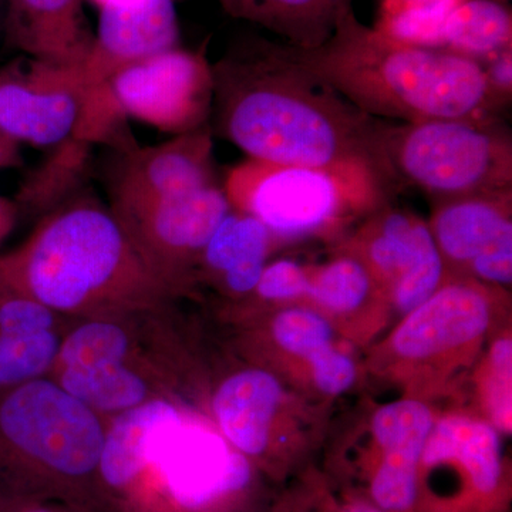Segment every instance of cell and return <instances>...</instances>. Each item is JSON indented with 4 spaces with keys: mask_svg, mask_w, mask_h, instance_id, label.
Returning <instances> with one entry per match:
<instances>
[{
    "mask_svg": "<svg viewBox=\"0 0 512 512\" xmlns=\"http://www.w3.org/2000/svg\"><path fill=\"white\" fill-rule=\"evenodd\" d=\"M211 67L215 131L251 160L367 171L393 188L380 156L383 120L320 79L295 47L242 36Z\"/></svg>",
    "mask_w": 512,
    "mask_h": 512,
    "instance_id": "6da1fadb",
    "label": "cell"
},
{
    "mask_svg": "<svg viewBox=\"0 0 512 512\" xmlns=\"http://www.w3.org/2000/svg\"><path fill=\"white\" fill-rule=\"evenodd\" d=\"M0 274L73 320L131 315L177 302L110 207L86 190L43 215L19 247L0 254Z\"/></svg>",
    "mask_w": 512,
    "mask_h": 512,
    "instance_id": "7a4b0ae2",
    "label": "cell"
},
{
    "mask_svg": "<svg viewBox=\"0 0 512 512\" xmlns=\"http://www.w3.org/2000/svg\"><path fill=\"white\" fill-rule=\"evenodd\" d=\"M255 468L171 400L107 421L99 461L104 512H234Z\"/></svg>",
    "mask_w": 512,
    "mask_h": 512,
    "instance_id": "3957f363",
    "label": "cell"
},
{
    "mask_svg": "<svg viewBox=\"0 0 512 512\" xmlns=\"http://www.w3.org/2000/svg\"><path fill=\"white\" fill-rule=\"evenodd\" d=\"M296 53L375 119H488L505 106L491 92L483 63L447 49L396 42L360 23L353 9L322 46Z\"/></svg>",
    "mask_w": 512,
    "mask_h": 512,
    "instance_id": "277c9868",
    "label": "cell"
},
{
    "mask_svg": "<svg viewBox=\"0 0 512 512\" xmlns=\"http://www.w3.org/2000/svg\"><path fill=\"white\" fill-rule=\"evenodd\" d=\"M107 421L50 377L0 389V503L60 501L104 512Z\"/></svg>",
    "mask_w": 512,
    "mask_h": 512,
    "instance_id": "5b68a950",
    "label": "cell"
},
{
    "mask_svg": "<svg viewBox=\"0 0 512 512\" xmlns=\"http://www.w3.org/2000/svg\"><path fill=\"white\" fill-rule=\"evenodd\" d=\"M231 207L269 229L276 242L340 234L387 204L392 187L367 171L323 170L245 160L222 184Z\"/></svg>",
    "mask_w": 512,
    "mask_h": 512,
    "instance_id": "8992f818",
    "label": "cell"
},
{
    "mask_svg": "<svg viewBox=\"0 0 512 512\" xmlns=\"http://www.w3.org/2000/svg\"><path fill=\"white\" fill-rule=\"evenodd\" d=\"M379 148L393 185H412L434 201L512 190V137L497 117L382 121Z\"/></svg>",
    "mask_w": 512,
    "mask_h": 512,
    "instance_id": "52a82bcc",
    "label": "cell"
},
{
    "mask_svg": "<svg viewBox=\"0 0 512 512\" xmlns=\"http://www.w3.org/2000/svg\"><path fill=\"white\" fill-rule=\"evenodd\" d=\"M500 292L467 276L448 275L429 299L404 315L383 343L387 367L414 384L447 379L483 346Z\"/></svg>",
    "mask_w": 512,
    "mask_h": 512,
    "instance_id": "ba28073f",
    "label": "cell"
},
{
    "mask_svg": "<svg viewBox=\"0 0 512 512\" xmlns=\"http://www.w3.org/2000/svg\"><path fill=\"white\" fill-rule=\"evenodd\" d=\"M510 480L490 421L448 414L434 421L421 454L413 512H501Z\"/></svg>",
    "mask_w": 512,
    "mask_h": 512,
    "instance_id": "9c48e42d",
    "label": "cell"
},
{
    "mask_svg": "<svg viewBox=\"0 0 512 512\" xmlns=\"http://www.w3.org/2000/svg\"><path fill=\"white\" fill-rule=\"evenodd\" d=\"M109 207L177 301L197 291L202 252L232 208L220 184L180 197L110 202Z\"/></svg>",
    "mask_w": 512,
    "mask_h": 512,
    "instance_id": "30bf717a",
    "label": "cell"
},
{
    "mask_svg": "<svg viewBox=\"0 0 512 512\" xmlns=\"http://www.w3.org/2000/svg\"><path fill=\"white\" fill-rule=\"evenodd\" d=\"M343 247L365 262L389 306L402 315L429 299L448 276L429 222L389 204L363 218Z\"/></svg>",
    "mask_w": 512,
    "mask_h": 512,
    "instance_id": "8fae6325",
    "label": "cell"
},
{
    "mask_svg": "<svg viewBox=\"0 0 512 512\" xmlns=\"http://www.w3.org/2000/svg\"><path fill=\"white\" fill-rule=\"evenodd\" d=\"M111 96L126 117L164 133H188L210 124L214 79L202 52L175 49L120 70Z\"/></svg>",
    "mask_w": 512,
    "mask_h": 512,
    "instance_id": "7c38bea8",
    "label": "cell"
},
{
    "mask_svg": "<svg viewBox=\"0 0 512 512\" xmlns=\"http://www.w3.org/2000/svg\"><path fill=\"white\" fill-rule=\"evenodd\" d=\"M84 94L80 66L12 60L0 66V131L19 146H62L76 133Z\"/></svg>",
    "mask_w": 512,
    "mask_h": 512,
    "instance_id": "4fadbf2b",
    "label": "cell"
},
{
    "mask_svg": "<svg viewBox=\"0 0 512 512\" xmlns=\"http://www.w3.org/2000/svg\"><path fill=\"white\" fill-rule=\"evenodd\" d=\"M434 421L430 407L416 397L379 407L370 421L373 447L360 464L357 494L387 512H413L417 471Z\"/></svg>",
    "mask_w": 512,
    "mask_h": 512,
    "instance_id": "5bb4252c",
    "label": "cell"
},
{
    "mask_svg": "<svg viewBox=\"0 0 512 512\" xmlns=\"http://www.w3.org/2000/svg\"><path fill=\"white\" fill-rule=\"evenodd\" d=\"M285 392L265 367L249 365L225 376L211 394L218 433L255 470L279 471V421Z\"/></svg>",
    "mask_w": 512,
    "mask_h": 512,
    "instance_id": "9a60e30c",
    "label": "cell"
},
{
    "mask_svg": "<svg viewBox=\"0 0 512 512\" xmlns=\"http://www.w3.org/2000/svg\"><path fill=\"white\" fill-rule=\"evenodd\" d=\"M218 184L210 124L151 147L123 151L110 181V202L180 197Z\"/></svg>",
    "mask_w": 512,
    "mask_h": 512,
    "instance_id": "2e32d148",
    "label": "cell"
},
{
    "mask_svg": "<svg viewBox=\"0 0 512 512\" xmlns=\"http://www.w3.org/2000/svg\"><path fill=\"white\" fill-rule=\"evenodd\" d=\"M180 42L174 0H131L101 6L99 28L80 64L84 87L104 86L131 64L175 49Z\"/></svg>",
    "mask_w": 512,
    "mask_h": 512,
    "instance_id": "e0dca14e",
    "label": "cell"
},
{
    "mask_svg": "<svg viewBox=\"0 0 512 512\" xmlns=\"http://www.w3.org/2000/svg\"><path fill=\"white\" fill-rule=\"evenodd\" d=\"M429 227L448 275L464 276L478 259L512 251V190L436 200Z\"/></svg>",
    "mask_w": 512,
    "mask_h": 512,
    "instance_id": "ac0fdd59",
    "label": "cell"
},
{
    "mask_svg": "<svg viewBox=\"0 0 512 512\" xmlns=\"http://www.w3.org/2000/svg\"><path fill=\"white\" fill-rule=\"evenodd\" d=\"M73 322L20 292L0 274V389L49 376Z\"/></svg>",
    "mask_w": 512,
    "mask_h": 512,
    "instance_id": "d6986e66",
    "label": "cell"
},
{
    "mask_svg": "<svg viewBox=\"0 0 512 512\" xmlns=\"http://www.w3.org/2000/svg\"><path fill=\"white\" fill-rule=\"evenodd\" d=\"M93 39L83 0H9L6 42L25 56L80 66Z\"/></svg>",
    "mask_w": 512,
    "mask_h": 512,
    "instance_id": "ffe728a7",
    "label": "cell"
},
{
    "mask_svg": "<svg viewBox=\"0 0 512 512\" xmlns=\"http://www.w3.org/2000/svg\"><path fill=\"white\" fill-rule=\"evenodd\" d=\"M276 244L261 221L231 208L202 252L195 288L207 285L229 303L242 301L254 291Z\"/></svg>",
    "mask_w": 512,
    "mask_h": 512,
    "instance_id": "44dd1931",
    "label": "cell"
},
{
    "mask_svg": "<svg viewBox=\"0 0 512 512\" xmlns=\"http://www.w3.org/2000/svg\"><path fill=\"white\" fill-rule=\"evenodd\" d=\"M231 18L282 37L296 49L322 46L346 13L353 0H217Z\"/></svg>",
    "mask_w": 512,
    "mask_h": 512,
    "instance_id": "7402d4cb",
    "label": "cell"
},
{
    "mask_svg": "<svg viewBox=\"0 0 512 512\" xmlns=\"http://www.w3.org/2000/svg\"><path fill=\"white\" fill-rule=\"evenodd\" d=\"M308 299L328 318H357L370 308L389 306L365 262L342 247L335 258L309 268Z\"/></svg>",
    "mask_w": 512,
    "mask_h": 512,
    "instance_id": "603a6c76",
    "label": "cell"
},
{
    "mask_svg": "<svg viewBox=\"0 0 512 512\" xmlns=\"http://www.w3.org/2000/svg\"><path fill=\"white\" fill-rule=\"evenodd\" d=\"M268 325L256 318L239 319L242 335L239 343H265L268 340L278 352L309 362L320 350L335 345L332 323L318 309L291 306L268 315ZM252 316V315H249Z\"/></svg>",
    "mask_w": 512,
    "mask_h": 512,
    "instance_id": "cb8c5ba5",
    "label": "cell"
},
{
    "mask_svg": "<svg viewBox=\"0 0 512 512\" xmlns=\"http://www.w3.org/2000/svg\"><path fill=\"white\" fill-rule=\"evenodd\" d=\"M512 47L511 10L495 0H463L448 18L444 49L484 62Z\"/></svg>",
    "mask_w": 512,
    "mask_h": 512,
    "instance_id": "d4e9b609",
    "label": "cell"
},
{
    "mask_svg": "<svg viewBox=\"0 0 512 512\" xmlns=\"http://www.w3.org/2000/svg\"><path fill=\"white\" fill-rule=\"evenodd\" d=\"M89 144L70 138L62 146L55 147L52 160L33 171L23 181L15 204L19 215L22 211L46 215L57 205L66 201L77 190V180L86 170Z\"/></svg>",
    "mask_w": 512,
    "mask_h": 512,
    "instance_id": "484cf974",
    "label": "cell"
},
{
    "mask_svg": "<svg viewBox=\"0 0 512 512\" xmlns=\"http://www.w3.org/2000/svg\"><path fill=\"white\" fill-rule=\"evenodd\" d=\"M463 0H380L375 29L404 45L444 49L448 18Z\"/></svg>",
    "mask_w": 512,
    "mask_h": 512,
    "instance_id": "4316f807",
    "label": "cell"
},
{
    "mask_svg": "<svg viewBox=\"0 0 512 512\" xmlns=\"http://www.w3.org/2000/svg\"><path fill=\"white\" fill-rule=\"evenodd\" d=\"M510 336L495 340L488 350L483 369L484 409L498 431H511V362Z\"/></svg>",
    "mask_w": 512,
    "mask_h": 512,
    "instance_id": "83f0119b",
    "label": "cell"
},
{
    "mask_svg": "<svg viewBox=\"0 0 512 512\" xmlns=\"http://www.w3.org/2000/svg\"><path fill=\"white\" fill-rule=\"evenodd\" d=\"M308 370L316 389L328 396L348 392L357 377V367L352 357L335 345L312 356L308 362Z\"/></svg>",
    "mask_w": 512,
    "mask_h": 512,
    "instance_id": "f1b7e54d",
    "label": "cell"
},
{
    "mask_svg": "<svg viewBox=\"0 0 512 512\" xmlns=\"http://www.w3.org/2000/svg\"><path fill=\"white\" fill-rule=\"evenodd\" d=\"M485 77L491 92L503 104L511 100L512 94V50L505 49L490 59L484 60Z\"/></svg>",
    "mask_w": 512,
    "mask_h": 512,
    "instance_id": "f546056e",
    "label": "cell"
},
{
    "mask_svg": "<svg viewBox=\"0 0 512 512\" xmlns=\"http://www.w3.org/2000/svg\"><path fill=\"white\" fill-rule=\"evenodd\" d=\"M275 512H387L382 510V508L377 507V505L370 503L367 498L362 497V495L357 493H348V495H343L339 500H335V498H328V500H323L320 498L318 504L306 505V507H298L295 510H291V508H286L285 505H281L278 507V510Z\"/></svg>",
    "mask_w": 512,
    "mask_h": 512,
    "instance_id": "4dcf8cb0",
    "label": "cell"
},
{
    "mask_svg": "<svg viewBox=\"0 0 512 512\" xmlns=\"http://www.w3.org/2000/svg\"><path fill=\"white\" fill-rule=\"evenodd\" d=\"M9 505V504H8ZM10 512H96L82 505L60 503V501H43V503H28L9 505Z\"/></svg>",
    "mask_w": 512,
    "mask_h": 512,
    "instance_id": "1f68e13d",
    "label": "cell"
},
{
    "mask_svg": "<svg viewBox=\"0 0 512 512\" xmlns=\"http://www.w3.org/2000/svg\"><path fill=\"white\" fill-rule=\"evenodd\" d=\"M19 210L15 201L0 195V244L9 237L18 222Z\"/></svg>",
    "mask_w": 512,
    "mask_h": 512,
    "instance_id": "d6a6232c",
    "label": "cell"
},
{
    "mask_svg": "<svg viewBox=\"0 0 512 512\" xmlns=\"http://www.w3.org/2000/svg\"><path fill=\"white\" fill-rule=\"evenodd\" d=\"M20 146L0 131V170L22 167Z\"/></svg>",
    "mask_w": 512,
    "mask_h": 512,
    "instance_id": "836d02e7",
    "label": "cell"
},
{
    "mask_svg": "<svg viewBox=\"0 0 512 512\" xmlns=\"http://www.w3.org/2000/svg\"><path fill=\"white\" fill-rule=\"evenodd\" d=\"M99 3L100 8L104 5H119V3L131 2V0H96Z\"/></svg>",
    "mask_w": 512,
    "mask_h": 512,
    "instance_id": "e575fe53",
    "label": "cell"
},
{
    "mask_svg": "<svg viewBox=\"0 0 512 512\" xmlns=\"http://www.w3.org/2000/svg\"><path fill=\"white\" fill-rule=\"evenodd\" d=\"M0 512H10L9 505L0 503Z\"/></svg>",
    "mask_w": 512,
    "mask_h": 512,
    "instance_id": "d590c367",
    "label": "cell"
},
{
    "mask_svg": "<svg viewBox=\"0 0 512 512\" xmlns=\"http://www.w3.org/2000/svg\"><path fill=\"white\" fill-rule=\"evenodd\" d=\"M495 2L504 3V5H507V2H510V0H495Z\"/></svg>",
    "mask_w": 512,
    "mask_h": 512,
    "instance_id": "8d00e7d4",
    "label": "cell"
},
{
    "mask_svg": "<svg viewBox=\"0 0 512 512\" xmlns=\"http://www.w3.org/2000/svg\"><path fill=\"white\" fill-rule=\"evenodd\" d=\"M275 512V511H274Z\"/></svg>",
    "mask_w": 512,
    "mask_h": 512,
    "instance_id": "74e56055",
    "label": "cell"
}]
</instances>
